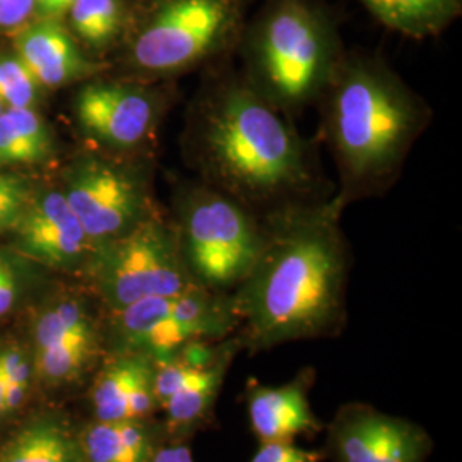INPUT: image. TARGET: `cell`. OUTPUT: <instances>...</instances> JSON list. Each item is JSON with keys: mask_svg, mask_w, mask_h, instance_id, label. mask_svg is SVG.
<instances>
[{"mask_svg": "<svg viewBox=\"0 0 462 462\" xmlns=\"http://www.w3.org/2000/svg\"><path fill=\"white\" fill-rule=\"evenodd\" d=\"M326 456V452L297 446L295 440H278L261 442L259 450L250 462H322Z\"/></svg>", "mask_w": 462, "mask_h": 462, "instance_id": "obj_26", "label": "cell"}, {"mask_svg": "<svg viewBox=\"0 0 462 462\" xmlns=\"http://www.w3.org/2000/svg\"><path fill=\"white\" fill-rule=\"evenodd\" d=\"M16 55L45 88L84 83L106 72L89 59L59 19H40L17 34Z\"/></svg>", "mask_w": 462, "mask_h": 462, "instance_id": "obj_16", "label": "cell"}, {"mask_svg": "<svg viewBox=\"0 0 462 462\" xmlns=\"http://www.w3.org/2000/svg\"><path fill=\"white\" fill-rule=\"evenodd\" d=\"M13 248L49 271L81 274L91 242L60 189L32 194L17 221Z\"/></svg>", "mask_w": 462, "mask_h": 462, "instance_id": "obj_13", "label": "cell"}, {"mask_svg": "<svg viewBox=\"0 0 462 462\" xmlns=\"http://www.w3.org/2000/svg\"><path fill=\"white\" fill-rule=\"evenodd\" d=\"M33 0H0V30H13L32 16Z\"/></svg>", "mask_w": 462, "mask_h": 462, "instance_id": "obj_27", "label": "cell"}, {"mask_svg": "<svg viewBox=\"0 0 462 462\" xmlns=\"http://www.w3.org/2000/svg\"><path fill=\"white\" fill-rule=\"evenodd\" d=\"M28 343L38 389L79 387L106 355L105 310L84 286L55 291L34 315Z\"/></svg>", "mask_w": 462, "mask_h": 462, "instance_id": "obj_10", "label": "cell"}, {"mask_svg": "<svg viewBox=\"0 0 462 462\" xmlns=\"http://www.w3.org/2000/svg\"><path fill=\"white\" fill-rule=\"evenodd\" d=\"M151 185V166L141 154L86 151L64 168L59 189L97 245L160 213Z\"/></svg>", "mask_w": 462, "mask_h": 462, "instance_id": "obj_9", "label": "cell"}, {"mask_svg": "<svg viewBox=\"0 0 462 462\" xmlns=\"http://www.w3.org/2000/svg\"><path fill=\"white\" fill-rule=\"evenodd\" d=\"M244 351L236 334L226 337L221 349L200 379L170 397L160 411L168 442H189L200 430L208 429L215 418L216 401L235 356Z\"/></svg>", "mask_w": 462, "mask_h": 462, "instance_id": "obj_17", "label": "cell"}, {"mask_svg": "<svg viewBox=\"0 0 462 462\" xmlns=\"http://www.w3.org/2000/svg\"><path fill=\"white\" fill-rule=\"evenodd\" d=\"M2 358L5 372V393L2 404L4 427L16 421L24 411L38 391V380L34 370L33 355L28 341L7 339L2 341Z\"/></svg>", "mask_w": 462, "mask_h": 462, "instance_id": "obj_23", "label": "cell"}, {"mask_svg": "<svg viewBox=\"0 0 462 462\" xmlns=\"http://www.w3.org/2000/svg\"><path fill=\"white\" fill-rule=\"evenodd\" d=\"M42 267L13 247H0V320L19 312L40 286Z\"/></svg>", "mask_w": 462, "mask_h": 462, "instance_id": "obj_24", "label": "cell"}, {"mask_svg": "<svg viewBox=\"0 0 462 462\" xmlns=\"http://www.w3.org/2000/svg\"><path fill=\"white\" fill-rule=\"evenodd\" d=\"M69 17L76 36L99 53L112 49L124 36L127 7L124 0H76Z\"/></svg>", "mask_w": 462, "mask_h": 462, "instance_id": "obj_22", "label": "cell"}, {"mask_svg": "<svg viewBox=\"0 0 462 462\" xmlns=\"http://www.w3.org/2000/svg\"><path fill=\"white\" fill-rule=\"evenodd\" d=\"M236 50L248 86L291 120L315 106L345 53L322 0H264Z\"/></svg>", "mask_w": 462, "mask_h": 462, "instance_id": "obj_4", "label": "cell"}, {"mask_svg": "<svg viewBox=\"0 0 462 462\" xmlns=\"http://www.w3.org/2000/svg\"><path fill=\"white\" fill-rule=\"evenodd\" d=\"M42 84L14 55H0V103L5 108H34Z\"/></svg>", "mask_w": 462, "mask_h": 462, "instance_id": "obj_25", "label": "cell"}, {"mask_svg": "<svg viewBox=\"0 0 462 462\" xmlns=\"http://www.w3.org/2000/svg\"><path fill=\"white\" fill-rule=\"evenodd\" d=\"M314 380L315 370L310 366L301 368L282 385H265L255 377H248V423L259 442L295 440L300 435L315 437L324 430L309 397Z\"/></svg>", "mask_w": 462, "mask_h": 462, "instance_id": "obj_15", "label": "cell"}, {"mask_svg": "<svg viewBox=\"0 0 462 462\" xmlns=\"http://www.w3.org/2000/svg\"><path fill=\"white\" fill-rule=\"evenodd\" d=\"M0 462H84L79 427L55 408L30 413L0 442Z\"/></svg>", "mask_w": 462, "mask_h": 462, "instance_id": "obj_18", "label": "cell"}, {"mask_svg": "<svg viewBox=\"0 0 462 462\" xmlns=\"http://www.w3.org/2000/svg\"><path fill=\"white\" fill-rule=\"evenodd\" d=\"M55 141L34 108H5L0 116V168L40 165L53 156Z\"/></svg>", "mask_w": 462, "mask_h": 462, "instance_id": "obj_21", "label": "cell"}, {"mask_svg": "<svg viewBox=\"0 0 462 462\" xmlns=\"http://www.w3.org/2000/svg\"><path fill=\"white\" fill-rule=\"evenodd\" d=\"M343 215L332 194L264 217V248L231 293L245 351L343 332L351 267Z\"/></svg>", "mask_w": 462, "mask_h": 462, "instance_id": "obj_2", "label": "cell"}, {"mask_svg": "<svg viewBox=\"0 0 462 462\" xmlns=\"http://www.w3.org/2000/svg\"><path fill=\"white\" fill-rule=\"evenodd\" d=\"M4 393H5V372H4V358H2V341H0V429H4V418H2V404H4Z\"/></svg>", "mask_w": 462, "mask_h": 462, "instance_id": "obj_29", "label": "cell"}, {"mask_svg": "<svg viewBox=\"0 0 462 462\" xmlns=\"http://www.w3.org/2000/svg\"><path fill=\"white\" fill-rule=\"evenodd\" d=\"M180 149L192 179L261 217L334 194L314 141L255 93L228 59L202 70Z\"/></svg>", "mask_w": 462, "mask_h": 462, "instance_id": "obj_1", "label": "cell"}, {"mask_svg": "<svg viewBox=\"0 0 462 462\" xmlns=\"http://www.w3.org/2000/svg\"><path fill=\"white\" fill-rule=\"evenodd\" d=\"M244 26L242 0H156L125 62L134 79L171 83L226 60Z\"/></svg>", "mask_w": 462, "mask_h": 462, "instance_id": "obj_5", "label": "cell"}, {"mask_svg": "<svg viewBox=\"0 0 462 462\" xmlns=\"http://www.w3.org/2000/svg\"><path fill=\"white\" fill-rule=\"evenodd\" d=\"M326 448L334 462H427L433 440L406 418L365 402H347L328 427Z\"/></svg>", "mask_w": 462, "mask_h": 462, "instance_id": "obj_12", "label": "cell"}, {"mask_svg": "<svg viewBox=\"0 0 462 462\" xmlns=\"http://www.w3.org/2000/svg\"><path fill=\"white\" fill-rule=\"evenodd\" d=\"M79 278L105 312L143 298L168 297L198 288L183 263L173 226L162 213L149 216L116 238L93 245Z\"/></svg>", "mask_w": 462, "mask_h": 462, "instance_id": "obj_7", "label": "cell"}, {"mask_svg": "<svg viewBox=\"0 0 462 462\" xmlns=\"http://www.w3.org/2000/svg\"><path fill=\"white\" fill-rule=\"evenodd\" d=\"M4 110H5V106L0 103V116H2V112H4Z\"/></svg>", "mask_w": 462, "mask_h": 462, "instance_id": "obj_31", "label": "cell"}, {"mask_svg": "<svg viewBox=\"0 0 462 462\" xmlns=\"http://www.w3.org/2000/svg\"><path fill=\"white\" fill-rule=\"evenodd\" d=\"M168 84L105 74L84 81L74 98L79 131L103 152L141 154L173 101Z\"/></svg>", "mask_w": 462, "mask_h": 462, "instance_id": "obj_11", "label": "cell"}, {"mask_svg": "<svg viewBox=\"0 0 462 462\" xmlns=\"http://www.w3.org/2000/svg\"><path fill=\"white\" fill-rule=\"evenodd\" d=\"M149 462H196L187 442H163Z\"/></svg>", "mask_w": 462, "mask_h": 462, "instance_id": "obj_28", "label": "cell"}, {"mask_svg": "<svg viewBox=\"0 0 462 462\" xmlns=\"http://www.w3.org/2000/svg\"><path fill=\"white\" fill-rule=\"evenodd\" d=\"M168 219L192 280L209 291L233 293L264 248V217L196 179L177 185Z\"/></svg>", "mask_w": 462, "mask_h": 462, "instance_id": "obj_6", "label": "cell"}, {"mask_svg": "<svg viewBox=\"0 0 462 462\" xmlns=\"http://www.w3.org/2000/svg\"><path fill=\"white\" fill-rule=\"evenodd\" d=\"M84 462H149L166 442L162 421L89 420L79 427Z\"/></svg>", "mask_w": 462, "mask_h": 462, "instance_id": "obj_19", "label": "cell"}, {"mask_svg": "<svg viewBox=\"0 0 462 462\" xmlns=\"http://www.w3.org/2000/svg\"><path fill=\"white\" fill-rule=\"evenodd\" d=\"M88 401L97 421L154 418L160 411L154 360L144 353H106L89 382Z\"/></svg>", "mask_w": 462, "mask_h": 462, "instance_id": "obj_14", "label": "cell"}, {"mask_svg": "<svg viewBox=\"0 0 462 462\" xmlns=\"http://www.w3.org/2000/svg\"><path fill=\"white\" fill-rule=\"evenodd\" d=\"M236 330L231 293L199 286L105 312L106 353H144L154 362L171 358L190 343L223 341Z\"/></svg>", "mask_w": 462, "mask_h": 462, "instance_id": "obj_8", "label": "cell"}, {"mask_svg": "<svg viewBox=\"0 0 462 462\" xmlns=\"http://www.w3.org/2000/svg\"><path fill=\"white\" fill-rule=\"evenodd\" d=\"M51 5H53V0H33V13L42 19H49Z\"/></svg>", "mask_w": 462, "mask_h": 462, "instance_id": "obj_30", "label": "cell"}, {"mask_svg": "<svg viewBox=\"0 0 462 462\" xmlns=\"http://www.w3.org/2000/svg\"><path fill=\"white\" fill-rule=\"evenodd\" d=\"M315 106L345 211L391 190L433 120L429 101L383 59L346 50Z\"/></svg>", "mask_w": 462, "mask_h": 462, "instance_id": "obj_3", "label": "cell"}, {"mask_svg": "<svg viewBox=\"0 0 462 462\" xmlns=\"http://www.w3.org/2000/svg\"><path fill=\"white\" fill-rule=\"evenodd\" d=\"M385 28L410 38L437 36L461 14L462 0H360Z\"/></svg>", "mask_w": 462, "mask_h": 462, "instance_id": "obj_20", "label": "cell"}]
</instances>
